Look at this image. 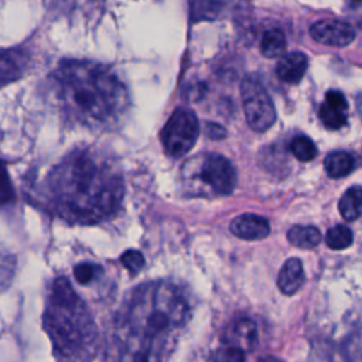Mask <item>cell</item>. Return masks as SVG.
I'll use <instances>...</instances> for the list:
<instances>
[{
  "label": "cell",
  "instance_id": "1",
  "mask_svg": "<svg viewBox=\"0 0 362 362\" xmlns=\"http://www.w3.org/2000/svg\"><path fill=\"white\" fill-rule=\"evenodd\" d=\"M124 197L122 173L105 151L81 144L64 154L37 185L44 209L69 225H98L112 219Z\"/></svg>",
  "mask_w": 362,
  "mask_h": 362
},
{
  "label": "cell",
  "instance_id": "2",
  "mask_svg": "<svg viewBox=\"0 0 362 362\" xmlns=\"http://www.w3.org/2000/svg\"><path fill=\"white\" fill-rule=\"evenodd\" d=\"M48 86L64 122L92 132L112 129L130 105L117 74L92 59H59L48 75Z\"/></svg>",
  "mask_w": 362,
  "mask_h": 362
},
{
  "label": "cell",
  "instance_id": "3",
  "mask_svg": "<svg viewBox=\"0 0 362 362\" xmlns=\"http://www.w3.org/2000/svg\"><path fill=\"white\" fill-rule=\"evenodd\" d=\"M189 303L174 283L136 287L117 310L106 354L146 352L164 358L189 318Z\"/></svg>",
  "mask_w": 362,
  "mask_h": 362
},
{
  "label": "cell",
  "instance_id": "4",
  "mask_svg": "<svg viewBox=\"0 0 362 362\" xmlns=\"http://www.w3.org/2000/svg\"><path fill=\"white\" fill-rule=\"evenodd\" d=\"M42 327L57 362H92L99 348V334L86 301L69 279L55 276L45 288Z\"/></svg>",
  "mask_w": 362,
  "mask_h": 362
},
{
  "label": "cell",
  "instance_id": "5",
  "mask_svg": "<svg viewBox=\"0 0 362 362\" xmlns=\"http://www.w3.org/2000/svg\"><path fill=\"white\" fill-rule=\"evenodd\" d=\"M240 93L243 112L250 129L259 133L269 130L274 124L277 115L273 100L262 81L253 74L246 75L240 85Z\"/></svg>",
  "mask_w": 362,
  "mask_h": 362
},
{
  "label": "cell",
  "instance_id": "6",
  "mask_svg": "<svg viewBox=\"0 0 362 362\" xmlns=\"http://www.w3.org/2000/svg\"><path fill=\"white\" fill-rule=\"evenodd\" d=\"M199 123L195 113L187 107H177L161 130V143L173 158H181L197 143Z\"/></svg>",
  "mask_w": 362,
  "mask_h": 362
},
{
  "label": "cell",
  "instance_id": "7",
  "mask_svg": "<svg viewBox=\"0 0 362 362\" xmlns=\"http://www.w3.org/2000/svg\"><path fill=\"white\" fill-rule=\"evenodd\" d=\"M199 178L212 192L229 195L236 187V171L232 163L221 154H208L199 164Z\"/></svg>",
  "mask_w": 362,
  "mask_h": 362
},
{
  "label": "cell",
  "instance_id": "8",
  "mask_svg": "<svg viewBox=\"0 0 362 362\" xmlns=\"http://www.w3.org/2000/svg\"><path fill=\"white\" fill-rule=\"evenodd\" d=\"M33 62V52L24 45L0 48V89L25 76Z\"/></svg>",
  "mask_w": 362,
  "mask_h": 362
},
{
  "label": "cell",
  "instance_id": "9",
  "mask_svg": "<svg viewBox=\"0 0 362 362\" xmlns=\"http://www.w3.org/2000/svg\"><path fill=\"white\" fill-rule=\"evenodd\" d=\"M310 34L314 41L329 47H346L355 40L354 27L346 21L334 18L315 21L310 27Z\"/></svg>",
  "mask_w": 362,
  "mask_h": 362
},
{
  "label": "cell",
  "instance_id": "10",
  "mask_svg": "<svg viewBox=\"0 0 362 362\" xmlns=\"http://www.w3.org/2000/svg\"><path fill=\"white\" fill-rule=\"evenodd\" d=\"M222 342L243 352L252 351L257 344V327L250 318H236L225 328Z\"/></svg>",
  "mask_w": 362,
  "mask_h": 362
},
{
  "label": "cell",
  "instance_id": "11",
  "mask_svg": "<svg viewBox=\"0 0 362 362\" xmlns=\"http://www.w3.org/2000/svg\"><path fill=\"white\" fill-rule=\"evenodd\" d=\"M348 102L342 92L328 90L325 99L318 109V117L329 130H338L346 124Z\"/></svg>",
  "mask_w": 362,
  "mask_h": 362
},
{
  "label": "cell",
  "instance_id": "12",
  "mask_svg": "<svg viewBox=\"0 0 362 362\" xmlns=\"http://www.w3.org/2000/svg\"><path fill=\"white\" fill-rule=\"evenodd\" d=\"M230 232L245 240H260L270 233V223L260 215L242 214L230 222Z\"/></svg>",
  "mask_w": 362,
  "mask_h": 362
},
{
  "label": "cell",
  "instance_id": "13",
  "mask_svg": "<svg viewBox=\"0 0 362 362\" xmlns=\"http://www.w3.org/2000/svg\"><path fill=\"white\" fill-rule=\"evenodd\" d=\"M308 68V58L303 52H288L276 65V75L286 83H298Z\"/></svg>",
  "mask_w": 362,
  "mask_h": 362
},
{
  "label": "cell",
  "instance_id": "14",
  "mask_svg": "<svg viewBox=\"0 0 362 362\" xmlns=\"http://www.w3.org/2000/svg\"><path fill=\"white\" fill-rule=\"evenodd\" d=\"M304 280L305 276L301 260L298 257H291L281 266L277 277V286L283 294L293 296L303 287Z\"/></svg>",
  "mask_w": 362,
  "mask_h": 362
},
{
  "label": "cell",
  "instance_id": "15",
  "mask_svg": "<svg viewBox=\"0 0 362 362\" xmlns=\"http://www.w3.org/2000/svg\"><path fill=\"white\" fill-rule=\"evenodd\" d=\"M339 214L345 221H355L362 215V185L349 187L338 202Z\"/></svg>",
  "mask_w": 362,
  "mask_h": 362
},
{
  "label": "cell",
  "instance_id": "16",
  "mask_svg": "<svg viewBox=\"0 0 362 362\" xmlns=\"http://www.w3.org/2000/svg\"><path fill=\"white\" fill-rule=\"evenodd\" d=\"M324 167L331 178H342L355 168L354 157L346 151H332L324 160Z\"/></svg>",
  "mask_w": 362,
  "mask_h": 362
},
{
  "label": "cell",
  "instance_id": "17",
  "mask_svg": "<svg viewBox=\"0 0 362 362\" xmlns=\"http://www.w3.org/2000/svg\"><path fill=\"white\" fill-rule=\"evenodd\" d=\"M321 232L315 226L294 225L287 232V239L293 246L300 249H313L321 242Z\"/></svg>",
  "mask_w": 362,
  "mask_h": 362
},
{
  "label": "cell",
  "instance_id": "18",
  "mask_svg": "<svg viewBox=\"0 0 362 362\" xmlns=\"http://www.w3.org/2000/svg\"><path fill=\"white\" fill-rule=\"evenodd\" d=\"M286 49V35L279 28L267 30L260 42V51L267 58H277Z\"/></svg>",
  "mask_w": 362,
  "mask_h": 362
},
{
  "label": "cell",
  "instance_id": "19",
  "mask_svg": "<svg viewBox=\"0 0 362 362\" xmlns=\"http://www.w3.org/2000/svg\"><path fill=\"white\" fill-rule=\"evenodd\" d=\"M102 273H103L102 266L98 264L96 262H89V260L79 262L72 269V276L75 281L82 286H89L95 283L102 276Z\"/></svg>",
  "mask_w": 362,
  "mask_h": 362
},
{
  "label": "cell",
  "instance_id": "20",
  "mask_svg": "<svg viewBox=\"0 0 362 362\" xmlns=\"http://www.w3.org/2000/svg\"><path fill=\"white\" fill-rule=\"evenodd\" d=\"M354 235L352 230L345 225H335L327 230L325 243L334 250H342L352 245Z\"/></svg>",
  "mask_w": 362,
  "mask_h": 362
},
{
  "label": "cell",
  "instance_id": "21",
  "mask_svg": "<svg viewBox=\"0 0 362 362\" xmlns=\"http://www.w3.org/2000/svg\"><path fill=\"white\" fill-rule=\"evenodd\" d=\"M290 151L291 154L300 161H311L317 157L318 150L314 141L307 136H296L290 141Z\"/></svg>",
  "mask_w": 362,
  "mask_h": 362
},
{
  "label": "cell",
  "instance_id": "22",
  "mask_svg": "<svg viewBox=\"0 0 362 362\" xmlns=\"http://www.w3.org/2000/svg\"><path fill=\"white\" fill-rule=\"evenodd\" d=\"M17 260L13 253L0 246V293L4 291L13 281Z\"/></svg>",
  "mask_w": 362,
  "mask_h": 362
},
{
  "label": "cell",
  "instance_id": "23",
  "mask_svg": "<svg viewBox=\"0 0 362 362\" xmlns=\"http://www.w3.org/2000/svg\"><path fill=\"white\" fill-rule=\"evenodd\" d=\"M16 201V191L10 173L3 160H0V206L11 205Z\"/></svg>",
  "mask_w": 362,
  "mask_h": 362
},
{
  "label": "cell",
  "instance_id": "24",
  "mask_svg": "<svg viewBox=\"0 0 362 362\" xmlns=\"http://www.w3.org/2000/svg\"><path fill=\"white\" fill-rule=\"evenodd\" d=\"M209 358L212 362H243L245 352L238 348L223 346V348H218L216 351H214Z\"/></svg>",
  "mask_w": 362,
  "mask_h": 362
},
{
  "label": "cell",
  "instance_id": "25",
  "mask_svg": "<svg viewBox=\"0 0 362 362\" xmlns=\"http://www.w3.org/2000/svg\"><path fill=\"white\" fill-rule=\"evenodd\" d=\"M120 262L132 274H137L144 267V257L141 252L134 249H129L124 253H122Z\"/></svg>",
  "mask_w": 362,
  "mask_h": 362
},
{
  "label": "cell",
  "instance_id": "26",
  "mask_svg": "<svg viewBox=\"0 0 362 362\" xmlns=\"http://www.w3.org/2000/svg\"><path fill=\"white\" fill-rule=\"evenodd\" d=\"M341 362H362V342L351 344L339 352Z\"/></svg>",
  "mask_w": 362,
  "mask_h": 362
},
{
  "label": "cell",
  "instance_id": "27",
  "mask_svg": "<svg viewBox=\"0 0 362 362\" xmlns=\"http://www.w3.org/2000/svg\"><path fill=\"white\" fill-rule=\"evenodd\" d=\"M345 14L354 24L362 28V1H352L345 6Z\"/></svg>",
  "mask_w": 362,
  "mask_h": 362
},
{
  "label": "cell",
  "instance_id": "28",
  "mask_svg": "<svg viewBox=\"0 0 362 362\" xmlns=\"http://www.w3.org/2000/svg\"><path fill=\"white\" fill-rule=\"evenodd\" d=\"M206 133L212 139H219V137L225 136V130L219 124H215V123H211L206 126Z\"/></svg>",
  "mask_w": 362,
  "mask_h": 362
},
{
  "label": "cell",
  "instance_id": "29",
  "mask_svg": "<svg viewBox=\"0 0 362 362\" xmlns=\"http://www.w3.org/2000/svg\"><path fill=\"white\" fill-rule=\"evenodd\" d=\"M355 105H356V112H358L359 117L362 119V92L356 95V98H355Z\"/></svg>",
  "mask_w": 362,
  "mask_h": 362
}]
</instances>
